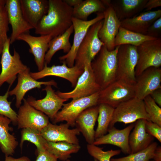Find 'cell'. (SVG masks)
Instances as JSON below:
<instances>
[{"label": "cell", "instance_id": "obj_1", "mask_svg": "<svg viewBox=\"0 0 161 161\" xmlns=\"http://www.w3.org/2000/svg\"><path fill=\"white\" fill-rule=\"evenodd\" d=\"M47 13L35 29V33L52 38L64 33L72 25L73 8L63 0H49Z\"/></svg>", "mask_w": 161, "mask_h": 161}, {"label": "cell", "instance_id": "obj_2", "mask_svg": "<svg viewBox=\"0 0 161 161\" xmlns=\"http://www.w3.org/2000/svg\"><path fill=\"white\" fill-rule=\"evenodd\" d=\"M120 46L109 51L103 46L91 62L96 81L101 90L117 80V54Z\"/></svg>", "mask_w": 161, "mask_h": 161}, {"label": "cell", "instance_id": "obj_3", "mask_svg": "<svg viewBox=\"0 0 161 161\" xmlns=\"http://www.w3.org/2000/svg\"><path fill=\"white\" fill-rule=\"evenodd\" d=\"M140 119L150 121L143 100L135 97L121 103L114 109L109 129L114 126L117 122L127 124Z\"/></svg>", "mask_w": 161, "mask_h": 161}, {"label": "cell", "instance_id": "obj_4", "mask_svg": "<svg viewBox=\"0 0 161 161\" xmlns=\"http://www.w3.org/2000/svg\"><path fill=\"white\" fill-rule=\"evenodd\" d=\"M103 22V19L92 25L87 33L78 50L74 65L84 69L86 60L90 62L95 58L101 47L105 45L99 38L98 33Z\"/></svg>", "mask_w": 161, "mask_h": 161}, {"label": "cell", "instance_id": "obj_5", "mask_svg": "<svg viewBox=\"0 0 161 161\" xmlns=\"http://www.w3.org/2000/svg\"><path fill=\"white\" fill-rule=\"evenodd\" d=\"M117 58V80L134 85L136 81L135 69L138 59L137 47L128 44L120 45Z\"/></svg>", "mask_w": 161, "mask_h": 161}, {"label": "cell", "instance_id": "obj_6", "mask_svg": "<svg viewBox=\"0 0 161 161\" xmlns=\"http://www.w3.org/2000/svg\"><path fill=\"white\" fill-rule=\"evenodd\" d=\"M91 62L87 60L85 61L84 71L72 90L68 92L58 91L56 92V94L62 98L68 100L89 96L99 92L101 89L96 81Z\"/></svg>", "mask_w": 161, "mask_h": 161}, {"label": "cell", "instance_id": "obj_7", "mask_svg": "<svg viewBox=\"0 0 161 161\" xmlns=\"http://www.w3.org/2000/svg\"><path fill=\"white\" fill-rule=\"evenodd\" d=\"M138 59L135 69L136 78L151 67L161 66V39L146 41L137 47Z\"/></svg>", "mask_w": 161, "mask_h": 161}, {"label": "cell", "instance_id": "obj_8", "mask_svg": "<svg viewBox=\"0 0 161 161\" xmlns=\"http://www.w3.org/2000/svg\"><path fill=\"white\" fill-rule=\"evenodd\" d=\"M99 92L89 96L72 99L70 102L64 103L61 110L52 120L53 123L65 121L69 126L74 127L76 118L82 112L98 104Z\"/></svg>", "mask_w": 161, "mask_h": 161}, {"label": "cell", "instance_id": "obj_9", "mask_svg": "<svg viewBox=\"0 0 161 161\" xmlns=\"http://www.w3.org/2000/svg\"><path fill=\"white\" fill-rule=\"evenodd\" d=\"M10 39L9 38L4 44L1 64L2 70L0 74V87L6 82L11 86L19 73L26 69L28 67L20 60L19 54L14 49V54L10 52Z\"/></svg>", "mask_w": 161, "mask_h": 161}, {"label": "cell", "instance_id": "obj_10", "mask_svg": "<svg viewBox=\"0 0 161 161\" xmlns=\"http://www.w3.org/2000/svg\"><path fill=\"white\" fill-rule=\"evenodd\" d=\"M135 97L134 85L117 80L99 92L98 104L105 103L115 108Z\"/></svg>", "mask_w": 161, "mask_h": 161}, {"label": "cell", "instance_id": "obj_11", "mask_svg": "<svg viewBox=\"0 0 161 161\" xmlns=\"http://www.w3.org/2000/svg\"><path fill=\"white\" fill-rule=\"evenodd\" d=\"M104 16L103 13H98L95 18L89 20L83 21L72 17V25L74 32L73 43L69 52L59 57L61 62H65L69 67L74 66L78 50L88 30L93 24L103 19Z\"/></svg>", "mask_w": 161, "mask_h": 161}, {"label": "cell", "instance_id": "obj_12", "mask_svg": "<svg viewBox=\"0 0 161 161\" xmlns=\"http://www.w3.org/2000/svg\"><path fill=\"white\" fill-rule=\"evenodd\" d=\"M9 23L12 28L10 37V44L17 40L20 35L29 33L34 29L24 17L21 10L20 0H6L5 4Z\"/></svg>", "mask_w": 161, "mask_h": 161}, {"label": "cell", "instance_id": "obj_13", "mask_svg": "<svg viewBox=\"0 0 161 161\" xmlns=\"http://www.w3.org/2000/svg\"><path fill=\"white\" fill-rule=\"evenodd\" d=\"M19 107L17 124L18 129L30 128L41 132L49 123V117L31 106L25 99Z\"/></svg>", "mask_w": 161, "mask_h": 161}, {"label": "cell", "instance_id": "obj_14", "mask_svg": "<svg viewBox=\"0 0 161 161\" xmlns=\"http://www.w3.org/2000/svg\"><path fill=\"white\" fill-rule=\"evenodd\" d=\"M161 69L151 67L136 78L135 97L143 100L155 90L161 89Z\"/></svg>", "mask_w": 161, "mask_h": 161}, {"label": "cell", "instance_id": "obj_15", "mask_svg": "<svg viewBox=\"0 0 161 161\" xmlns=\"http://www.w3.org/2000/svg\"><path fill=\"white\" fill-rule=\"evenodd\" d=\"M46 92V95L42 99L36 100L34 98L29 97L27 101L32 107L44 113L52 120L61 109L64 103L68 100L59 96L52 87L47 85L42 89Z\"/></svg>", "mask_w": 161, "mask_h": 161}, {"label": "cell", "instance_id": "obj_16", "mask_svg": "<svg viewBox=\"0 0 161 161\" xmlns=\"http://www.w3.org/2000/svg\"><path fill=\"white\" fill-rule=\"evenodd\" d=\"M103 13V24L99 31L98 36L108 50L111 51L115 47V39L121 26V21L111 5L106 8Z\"/></svg>", "mask_w": 161, "mask_h": 161}, {"label": "cell", "instance_id": "obj_17", "mask_svg": "<svg viewBox=\"0 0 161 161\" xmlns=\"http://www.w3.org/2000/svg\"><path fill=\"white\" fill-rule=\"evenodd\" d=\"M69 127L67 123L57 125L49 122L41 131V133L47 141L62 142L79 145L77 136L80 134V131L76 128L71 129Z\"/></svg>", "mask_w": 161, "mask_h": 161}, {"label": "cell", "instance_id": "obj_18", "mask_svg": "<svg viewBox=\"0 0 161 161\" xmlns=\"http://www.w3.org/2000/svg\"><path fill=\"white\" fill-rule=\"evenodd\" d=\"M60 65H53L49 67L44 64L43 69L37 72H30L31 76L38 80L48 76H55L64 79L71 83L72 86L75 88L78 80L83 73L84 69L74 65L72 67H68L65 62Z\"/></svg>", "mask_w": 161, "mask_h": 161}, {"label": "cell", "instance_id": "obj_19", "mask_svg": "<svg viewBox=\"0 0 161 161\" xmlns=\"http://www.w3.org/2000/svg\"><path fill=\"white\" fill-rule=\"evenodd\" d=\"M42 85H50L56 88L58 87L57 83L54 80L39 81L35 80L31 76L30 69L28 67L18 74L17 83L13 89L9 91V95L16 96V106L17 108H19L22 100L28 91L34 88H40Z\"/></svg>", "mask_w": 161, "mask_h": 161}, {"label": "cell", "instance_id": "obj_20", "mask_svg": "<svg viewBox=\"0 0 161 161\" xmlns=\"http://www.w3.org/2000/svg\"><path fill=\"white\" fill-rule=\"evenodd\" d=\"M52 38L50 35L35 36L26 33L20 35L17 38V40L23 41L29 45V51L34 55L39 71L44 67L45 56L48 49L49 42Z\"/></svg>", "mask_w": 161, "mask_h": 161}, {"label": "cell", "instance_id": "obj_21", "mask_svg": "<svg viewBox=\"0 0 161 161\" xmlns=\"http://www.w3.org/2000/svg\"><path fill=\"white\" fill-rule=\"evenodd\" d=\"M135 124L131 123L125 128L121 130L114 126L109 128L108 133L99 138L95 139L93 144L99 145L109 144L120 148L121 151L125 154H131L129 143V137Z\"/></svg>", "mask_w": 161, "mask_h": 161}, {"label": "cell", "instance_id": "obj_22", "mask_svg": "<svg viewBox=\"0 0 161 161\" xmlns=\"http://www.w3.org/2000/svg\"><path fill=\"white\" fill-rule=\"evenodd\" d=\"M98 113L97 104L84 110L75 120V126L82 133L88 144H93L95 141L94 129Z\"/></svg>", "mask_w": 161, "mask_h": 161}, {"label": "cell", "instance_id": "obj_23", "mask_svg": "<svg viewBox=\"0 0 161 161\" xmlns=\"http://www.w3.org/2000/svg\"><path fill=\"white\" fill-rule=\"evenodd\" d=\"M161 17V10L146 11L121 21V26L128 30L146 35L150 25Z\"/></svg>", "mask_w": 161, "mask_h": 161}, {"label": "cell", "instance_id": "obj_24", "mask_svg": "<svg viewBox=\"0 0 161 161\" xmlns=\"http://www.w3.org/2000/svg\"><path fill=\"white\" fill-rule=\"evenodd\" d=\"M23 15L27 21L35 29L43 17L47 14V0H20Z\"/></svg>", "mask_w": 161, "mask_h": 161}, {"label": "cell", "instance_id": "obj_25", "mask_svg": "<svg viewBox=\"0 0 161 161\" xmlns=\"http://www.w3.org/2000/svg\"><path fill=\"white\" fill-rule=\"evenodd\" d=\"M146 120L140 119L136 121L133 130L130 133L129 143L131 154L146 148L153 142L154 137L148 133L146 130Z\"/></svg>", "mask_w": 161, "mask_h": 161}, {"label": "cell", "instance_id": "obj_26", "mask_svg": "<svg viewBox=\"0 0 161 161\" xmlns=\"http://www.w3.org/2000/svg\"><path fill=\"white\" fill-rule=\"evenodd\" d=\"M148 0H116L112 1L111 5L119 19L132 18L144 9Z\"/></svg>", "mask_w": 161, "mask_h": 161}, {"label": "cell", "instance_id": "obj_27", "mask_svg": "<svg viewBox=\"0 0 161 161\" xmlns=\"http://www.w3.org/2000/svg\"><path fill=\"white\" fill-rule=\"evenodd\" d=\"M11 122L8 118L0 114V147L5 156L13 155L18 144L15 137L9 132Z\"/></svg>", "mask_w": 161, "mask_h": 161}, {"label": "cell", "instance_id": "obj_28", "mask_svg": "<svg viewBox=\"0 0 161 161\" xmlns=\"http://www.w3.org/2000/svg\"><path fill=\"white\" fill-rule=\"evenodd\" d=\"M73 32L72 25L64 33L51 40L45 57V64L47 65L50 63L53 56L58 51L62 50L66 54L69 52L72 47L69 38Z\"/></svg>", "mask_w": 161, "mask_h": 161}, {"label": "cell", "instance_id": "obj_29", "mask_svg": "<svg viewBox=\"0 0 161 161\" xmlns=\"http://www.w3.org/2000/svg\"><path fill=\"white\" fill-rule=\"evenodd\" d=\"M106 8L100 0L83 1L73 9V17L78 19L87 21L88 17L95 13H103Z\"/></svg>", "mask_w": 161, "mask_h": 161}, {"label": "cell", "instance_id": "obj_30", "mask_svg": "<svg viewBox=\"0 0 161 161\" xmlns=\"http://www.w3.org/2000/svg\"><path fill=\"white\" fill-rule=\"evenodd\" d=\"M156 38L128 30L120 26L115 39L114 46L116 47L128 44L137 47L146 41Z\"/></svg>", "mask_w": 161, "mask_h": 161}, {"label": "cell", "instance_id": "obj_31", "mask_svg": "<svg viewBox=\"0 0 161 161\" xmlns=\"http://www.w3.org/2000/svg\"><path fill=\"white\" fill-rule=\"evenodd\" d=\"M80 148L79 145L62 142L47 141L46 150L58 159L64 161L70 158L72 154L77 153Z\"/></svg>", "mask_w": 161, "mask_h": 161}, {"label": "cell", "instance_id": "obj_32", "mask_svg": "<svg viewBox=\"0 0 161 161\" xmlns=\"http://www.w3.org/2000/svg\"><path fill=\"white\" fill-rule=\"evenodd\" d=\"M99 113L97 118L98 125L95 131V139L106 134L112 119L114 108L105 103L98 104Z\"/></svg>", "mask_w": 161, "mask_h": 161}, {"label": "cell", "instance_id": "obj_33", "mask_svg": "<svg viewBox=\"0 0 161 161\" xmlns=\"http://www.w3.org/2000/svg\"><path fill=\"white\" fill-rule=\"evenodd\" d=\"M21 138L20 144L21 148L24 142L29 141L34 144L36 147L37 152L46 150L47 141L42 137L41 132L38 130L30 128L22 129Z\"/></svg>", "mask_w": 161, "mask_h": 161}, {"label": "cell", "instance_id": "obj_34", "mask_svg": "<svg viewBox=\"0 0 161 161\" xmlns=\"http://www.w3.org/2000/svg\"><path fill=\"white\" fill-rule=\"evenodd\" d=\"M156 142H152L146 148L128 155L111 159V161H149L153 159L154 152L158 146Z\"/></svg>", "mask_w": 161, "mask_h": 161}, {"label": "cell", "instance_id": "obj_35", "mask_svg": "<svg viewBox=\"0 0 161 161\" xmlns=\"http://www.w3.org/2000/svg\"><path fill=\"white\" fill-rule=\"evenodd\" d=\"M87 149L90 155L98 161H111L112 157L120 154L121 151L120 150L104 151L102 148L93 144H88Z\"/></svg>", "mask_w": 161, "mask_h": 161}, {"label": "cell", "instance_id": "obj_36", "mask_svg": "<svg viewBox=\"0 0 161 161\" xmlns=\"http://www.w3.org/2000/svg\"><path fill=\"white\" fill-rule=\"evenodd\" d=\"M145 111L150 121L161 126V108L150 95L143 99Z\"/></svg>", "mask_w": 161, "mask_h": 161}, {"label": "cell", "instance_id": "obj_37", "mask_svg": "<svg viewBox=\"0 0 161 161\" xmlns=\"http://www.w3.org/2000/svg\"><path fill=\"white\" fill-rule=\"evenodd\" d=\"M10 88L9 86L4 95H0V114L8 118L13 124H17V114L11 108V102L7 100Z\"/></svg>", "mask_w": 161, "mask_h": 161}, {"label": "cell", "instance_id": "obj_38", "mask_svg": "<svg viewBox=\"0 0 161 161\" xmlns=\"http://www.w3.org/2000/svg\"><path fill=\"white\" fill-rule=\"evenodd\" d=\"M6 1L0 4V51H2L4 44L8 38L9 22L5 4Z\"/></svg>", "mask_w": 161, "mask_h": 161}, {"label": "cell", "instance_id": "obj_39", "mask_svg": "<svg viewBox=\"0 0 161 161\" xmlns=\"http://www.w3.org/2000/svg\"><path fill=\"white\" fill-rule=\"evenodd\" d=\"M145 128L146 132L161 143V126L151 121L146 120Z\"/></svg>", "mask_w": 161, "mask_h": 161}, {"label": "cell", "instance_id": "obj_40", "mask_svg": "<svg viewBox=\"0 0 161 161\" xmlns=\"http://www.w3.org/2000/svg\"><path fill=\"white\" fill-rule=\"evenodd\" d=\"M161 32V17H160L150 25L146 35L155 38H159Z\"/></svg>", "mask_w": 161, "mask_h": 161}, {"label": "cell", "instance_id": "obj_41", "mask_svg": "<svg viewBox=\"0 0 161 161\" xmlns=\"http://www.w3.org/2000/svg\"><path fill=\"white\" fill-rule=\"evenodd\" d=\"M35 161H58V159L46 150L38 153Z\"/></svg>", "mask_w": 161, "mask_h": 161}, {"label": "cell", "instance_id": "obj_42", "mask_svg": "<svg viewBox=\"0 0 161 161\" xmlns=\"http://www.w3.org/2000/svg\"><path fill=\"white\" fill-rule=\"evenodd\" d=\"M161 6V0H148L145 5L144 9L146 11H151L153 9Z\"/></svg>", "mask_w": 161, "mask_h": 161}, {"label": "cell", "instance_id": "obj_43", "mask_svg": "<svg viewBox=\"0 0 161 161\" xmlns=\"http://www.w3.org/2000/svg\"><path fill=\"white\" fill-rule=\"evenodd\" d=\"M151 97L160 107H161V89H156L150 95Z\"/></svg>", "mask_w": 161, "mask_h": 161}, {"label": "cell", "instance_id": "obj_44", "mask_svg": "<svg viewBox=\"0 0 161 161\" xmlns=\"http://www.w3.org/2000/svg\"><path fill=\"white\" fill-rule=\"evenodd\" d=\"M153 159L154 161H161V147H157L154 153Z\"/></svg>", "mask_w": 161, "mask_h": 161}, {"label": "cell", "instance_id": "obj_45", "mask_svg": "<svg viewBox=\"0 0 161 161\" xmlns=\"http://www.w3.org/2000/svg\"><path fill=\"white\" fill-rule=\"evenodd\" d=\"M5 161H31V160L28 157L26 156L15 158L9 156H5Z\"/></svg>", "mask_w": 161, "mask_h": 161}, {"label": "cell", "instance_id": "obj_46", "mask_svg": "<svg viewBox=\"0 0 161 161\" xmlns=\"http://www.w3.org/2000/svg\"><path fill=\"white\" fill-rule=\"evenodd\" d=\"M68 5L73 8L80 4L82 0H63Z\"/></svg>", "mask_w": 161, "mask_h": 161}, {"label": "cell", "instance_id": "obj_47", "mask_svg": "<svg viewBox=\"0 0 161 161\" xmlns=\"http://www.w3.org/2000/svg\"><path fill=\"white\" fill-rule=\"evenodd\" d=\"M106 8L111 5L112 1L110 0H100Z\"/></svg>", "mask_w": 161, "mask_h": 161}, {"label": "cell", "instance_id": "obj_48", "mask_svg": "<svg viewBox=\"0 0 161 161\" xmlns=\"http://www.w3.org/2000/svg\"><path fill=\"white\" fill-rule=\"evenodd\" d=\"M6 0H0V4L5 2Z\"/></svg>", "mask_w": 161, "mask_h": 161}, {"label": "cell", "instance_id": "obj_49", "mask_svg": "<svg viewBox=\"0 0 161 161\" xmlns=\"http://www.w3.org/2000/svg\"><path fill=\"white\" fill-rule=\"evenodd\" d=\"M71 161L69 160V159H67V160H64V161Z\"/></svg>", "mask_w": 161, "mask_h": 161}, {"label": "cell", "instance_id": "obj_50", "mask_svg": "<svg viewBox=\"0 0 161 161\" xmlns=\"http://www.w3.org/2000/svg\"><path fill=\"white\" fill-rule=\"evenodd\" d=\"M94 159V161H98L97 160V159Z\"/></svg>", "mask_w": 161, "mask_h": 161}, {"label": "cell", "instance_id": "obj_51", "mask_svg": "<svg viewBox=\"0 0 161 161\" xmlns=\"http://www.w3.org/2000/svg\"><path fill=\"white\" fill-rule=\"evenodd\" d=\"M2 51H0V55L2 53Z\"/></svg>", "mask_w": 161, "mask_h": 161}, {"label": "cell", "instance_id": "obj_52", "mask_svg": "<svg viewBox=\"0 0 161 161\" xmlns=\"http://www.w3.org/2000/svg\"><path fill=\"white\" fill-rule=\"evenodd\" d=\"M149 161H154V160H149Z\"/></svg>", "mask_w": 161, "mask_h": 161}]
</instances>
